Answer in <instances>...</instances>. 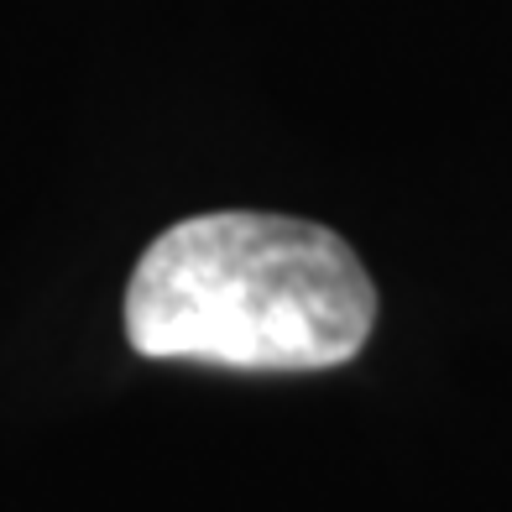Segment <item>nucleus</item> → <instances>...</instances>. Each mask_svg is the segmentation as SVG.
<instances>
[{"label":"nucleus","instance_id":"f257e3e1","mask_svg":"<svg viewBox=\"0 0 512 512\" xmlns=\"http://www.w3.org/2000/svg\"><path fill=\"white\" fill-rule=\"evenodd\" d=\"M371 324L361 256L324 225L256 209L178 220L126 288V340L152 361L324 371L351 361Z\"/></svg>","mask_w":512,"mask_h":512}]
</instances>
